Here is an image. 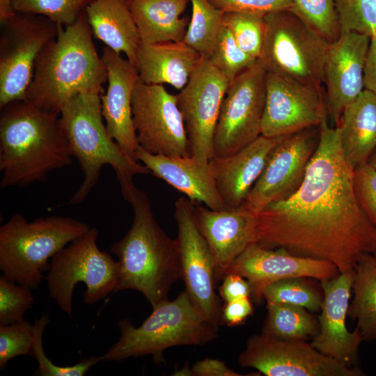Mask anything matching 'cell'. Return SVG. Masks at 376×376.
I'll return each mask as SVG.
<instances>
[{"mask_svg":"<svg viewBox=\"0 0 376 376\" xmlns=\"http://www.w3.org/2000/svg\"><path fill=\"white\" fill-rule=\"evenodd\" d=\"M319 128V143L301 185L254 217L251 243L325 260L340 273L351 272L363 254L376 253V224L357 201L339 127L329 126L327 117Z\"/></svg>","mask_w":376,"mask_h":376,"instance_id":"6da1fadb","label":"cell"},{"mask_svg":"<svg viewBox=\"0 0 376 376\" xmlns=\"http://www.w3.org/2000/svg\"><path fill=\"white\" fill-rule=\"evenodd\" d=\"M93 36L85 10L72 24L59 26L56 36L36 59L24 100L44 112L59 116L76 95L101 93L107 73Z\"/></svg>","mask_w":376,"mask_h":376,"instance_id":"7a4b0ae2","label":"cell"},{"mask_svg":"<svg viewBox=\"0 0 376 376\" xmlns=\"http://www.w3.org/2000/svg\"><path fill=\"white\" fill-rule=\"evenodd\" d=\"M134 210L125 236L110 247L118 262L116 291L140 292L153 308L168 299L173 284L181 278L179 245L157 224L145 192L134 184L121 191Z\"/></svg>","mask_w":376,"mask_h":376,"instance_id":"3957f363","label":"cell"},{"mask_svg":"<svg viewBox=\"0 0 376 376\" xmlns=\"http://www.w3.org/2000/svg\"><path fill=\"white\" fill-rule=\"evenodd\" d=\"M1 109V187H26L72 162L59 116L44 112L25 100Z\"/></svg>","mask_w":376,"mask_h":376,"instance_id":"277c9868","label":"cell"},{"mask_svg":"<svg viewBox=\"0 0 376 376\" xmlns=\"http://www.w3.org/2000/svg\"><path fill=\"white\" fill-rule=\"evenodd\" d=\"M101 93L84 92L74 96L59 114V124L72 157L84 173V180L68 203H82L98 182L101 169L110 166L120 190L133 184L137 174L149 171L127 155L107 132L101 108Z\"/></svg>","mask_w":376,"mask_h":376,"instance_id":"5b68a950","label":"cell"},{"mask_svg":"<svg viewBox=\"0 0 376 376\" xmlns=\"http://www.w3.org/2000/svg\"><path fill=\"white\" fill-rule=\"evenodd\" d=\"M118 325L120 338L99 356L100 362L151 355L155 363H160L164 361L165 350L180 345H204L214 340L218 331V327L202 317L185 290L175 299H166L154 306L139 327H136L128 319L120 320Z\"/></svg>","mask_w":376,"mask_h":376,"instance_id":"8992f818","label":"cell"},{"mask_svg":"<svg viewBox=\"0 0 376 376\" xmlns=\"http://www.w3.org/2000/svg\"><path fill=\"white\" fill-rule=\"evenodd\" d=\"M77 219L50 216L29 222L15 214L0 227V269L7 279L38 288L50 258L90 228Z\"/></svg>","mask_w":376,"mask_h":376,"instance_id":"52a82bcc","label":"cell"},{"mask_svg":"<svg viewBox=\"0 0 376 376\" xmlns=\"http://www.w3.org/2000/svg\"><path fill=\"white\" fill-rule=\"evenodd\" d=\"M265 22L258 62L266 72L323 88L328 40L290 9L267 13Z\"/></svg>","mask_w":376,"mask_h":376,"instance_id":"ba28073f","label":"cell"},{"mask_svg":"<svg viewBox=\"0 0 376 376\" xmlns=\"http://www.w3.org/2000/svg\"><path fill=\"white\" fill-rule=\"evenodd\" d=\"M99 233L90 228L52 258L46 277L49 297L72 316V295L79 282L86 285L84 301L93 304L116 292L118 280V262L97 244Z\"/></svg>","mask_w":376,"mask_h":376,"instance_id":"9c48e42d","label":"cell"},{"mask_svg":"<svg viewBox=\"0 0 376 376\" xmlns=\"http://www.w3.org/2000/svg\"><path fill=\"white\" fill-rule=\"evenodd\" d=\"M0 108L24 100L33 75L36 59L58 31L49 18L34 13L16 12L1 25Z\"/></svg>","mask_w":376,"mask_h":376,"instance_id":"30bf717a","label":"cell"},{"mask_svg":"<svg viewBox=\"0 0 376 376\" xmlns=\"http://www.w3.org/2000/svg\"><path fill=\"white\" fill-rule=\"evenodd\" d=\"M265 76L266 70L257 62L229 84L215 129L214 156L232 155L261 135Z\"/></svg>","mask_w":376,"mask_h":376,"instance_id":"8fae6325","label":"cell"},{"mask_svg":"<svg viewBox=\"0 0 376 376\" xmlns=\"http://www.w3.org/2000/svg\"><path fill=\"white\" fill-rule=\"evenodd\" d=\"M320 141L319 126L288 134L270 152L242 208L254 217L269 203L285 200L301 185Z\"/></svg>","mask_w":376,"mask_h":376,"instance_id":"7c38bea8","label":"cell"},{"mask_svg":"<svg viewBox=\"0 0 376 376\" xmlns=\"http://www.w3.org/2000/svg\"><path fill=\"white\" fill-rule=\"evenodd\" d=\"M239 363L267 376L365 375L358 367H350L320 352L306 340H284L263 333L248 339Z\"/></svg>","mask_w":376,"mask_h":376,"instance_id":"4fadbf2b","label":"cell"},{"mask_svg":"<svg viewBox=\"0 0 376 376\" xmlns=\"http://www.w3.org/2000/svg\"><path fill=\"white\" fill-rule=\"evenodd\" d=\"M132 118L139 147L156 155L191 156L176 95L140 79L133 91Z\"/></svg>","mask_w":376,"mask_h":376,"instance_id":"5bb4252c","label":"cell"},{"mask_svg":"<svg viewBox=\"0 0 376 376\" xmlns=\"http://www.w3.org/2000/svg\"><path fill=\"white\" fill-rule=\"evenodd\" d=\"M173 217L178 226L181 278L192 303L211 324L221 323L222 307L215 292L212 255L196 224L194 202L180 197L175 203Z\"/></svg>","mask_w":376,"mask_h":376,"instance_id":"9a60e30c","label":"cell"},{"mask_svg":"<svg viewBox=\"0 0 376 376\" xmlns=\"http://www.w3.org/2000/svg\"><path fill=\"white\" fill-rule=\"evenodd\" d=\"M230 83L203 58L187 84L177 94L191 156L202 163L214 157L213 141L222 101Z\"/></svg>","mask_w":376,"mask_h":376,"instance_id":"2e32d148","label":"cell"},{"mask_svg":"<svg viewBox=\"0 0 376 376\" xmlns=\"http://www.w3.org/2000/svg\"><path fill=\"white\" fill-rule=\"evenodd\" d=\"M261 135L274 138L319 126L327 117L324 88L266 72Z\"/></svg>","mask_w":376,"mask_h":376,"instance_id":"e0dca14e","label":"cell"},{"mask_svg":"<svg viewBox=\"0 0 376 376\" xmlns=\"http://www.w3.org/2000/svg\"><path fill=\"white\" fill-rule=\"evenodd\" d=\"M339 273L336 266L329 261L294 255L282 248L267 249L251 243L232 263L226 274H236L246 279L251 288V299L260 303L266 288L276 281L306 277L322 282Z\"/></svg>","mask_w":376,"mask_h":376,"instance_id":"ac0fdd59","label":"cell"},{"mask_svg":"<svg viewBox=\"0 0 376 376\" xmlns=\"http://www.w3.org/2000/svg\"><path fill=\"white\" fill-rule=\"evenodd\" d=\"M370 38L343 32L329 43L324 66L327 116L336 127L347 105L364 90V69Z\"/></svg>","mask_w":376,"mask_h":376,"instance_id":"d6986e66","label":"cell"},{"mask_svg":"<svg viewBox=\"0 0 376 376\" xmlns=\"http://www.w3.org/2000/svg\"><path fill=\"white\" fill-rule=\"evenodd\" d=\"M354 273H339L320 282L323 292L317 317L320 331L311 343L320 352L350 367H357L359 348L363 341L357 327L350 331L346 326Z\"/></svg>","mask_w":376,"mask_h":376,"instance_id":"ffe728a7","label":"cell"},{"mask_svg":"<svg viewBox=\"0 0 376 376\" xmlns=\"http://www.w3.org/2000/svg\"><path fill=\"white\" fill-rule=\"evenodd\" d=\"M101 57L108 81L106 93L100 95L106 128L123 150L136 160L139 144L133 123L132 100L139 79L138 70L127 58L107 47H104Z\"/></svg>","mask_w":376,"mask_h":376,"instance_id":"44dd1931","label":"cell"},{"mask_svg":"<svg viewBox=\"0 0 376 376\" xmlns=\"http://www.w3.org/2000/svg\"><path fill=\"white\" fill-rule=\"evenodd\" d=\"M194 212L212 255L217 283L251 244L254 216L241 207L214 210L194 202Z\"/></svg>","mask_w":376,"mask_h":376,"instance_id":"7402d4cb","label":"cell"},{"mask_svg":"<svg viewBox=\"0 0 376 376\" xmlns=\"http://www.w3.org/2000/svg\"><path fill=\"white\" fill-rule=\"evenodd\" d=\"M136 159L191 201L203 203L214 210L228 208L217 189L209 162L202 163L191 156L152 154L141 147L136 152Z\"/></svg>","mask_w":376,"mask_h":376,"instance_id":"603a6c76","label":"cell"},{"mask_svg":"<svg viewBox=\"0 0 376 376\" xmlns=\"http://www.w3.org/2000/svg\"><path fill=\"white\" fill-rule=\"evenodd\" d=\"M284 137L260 135L239 151L225 157L214 156L209 161L217 189L228 208L244 204L270 152Z\"/></svg>","mask_w":376,"mask_h":376,"instance_id":"cb8c5ba5","label":"cell"},{"mask_svg":"<svg viewBox=\"0 0 376 376\" xmlns=\"http://www.w3.org/2000/svg\"><path fill=\"white\" fill-rule=\"evenodd\" d=\"M184 41L147 43L141 41L136 58L139 79L148 84H169L182 89L203 60Z\"/></svg>","mask_w":376,"mask_h":376,"instance_id":"d4e9b609","label":"cell"},{"mask_svg":"<svg viewBox=\"0 0 376 376\" xmlns=\"http://www.w3.org/2000/svg\"><path fill=\"white\" fill-rule=\"evenodd\" d=\"M85 13L93 36L136 65L141 40L127 0H93Z\"/></svg>","mask_w":376,"mask_h":376,"instance_id":"484cf974","label":"cell"},{"mask_svg":"<svg viewBox=\"0 0 376 376\" xmlns=\"http://www.w3.org/2000/svg\"><path fill=\"white\" fill-rule=\"evenodd\" d=\"M336 127L347 164L354 169L368 163L376 148V93L364 88L345 107Z\"/></svg>","mask_w":376,"mask_h":376,"instance_id":"4316f807","label":"cell"},{"mask_svg":"<svg viewBox=\"0 0 376 376\" xmlns=\"http://www.w3.org/2000/svg\"><path fill=\"white\" fill-rule=\"evenodd\" d=\"M127 3L141 42L184 40L190 19L181 15L190 0H127Z\"/></svg>","mask_w":376,"mask_h":376,"instance_id":"83f0119b","label":"cell"},{"mask_svg":"<svg viewBox=\"0 0 376 376\" xmlns=\"http://www.w3.org/2000/svg\"><path fill=\"white\" fill-rule=\"evenodd\" d=\"M354 298L347 316L357 321L363 341L376 340V253L363 254L354 269Z\"/></svg>","mask_w":376,"mask_h":376,"instance_id":"f1b7e54d","label":"cell"},{"mask_svg":"<svg viewBox=\"0 0 376 376\" xmlns=\"http://www.w3.org/2000/svg\"><path fill=\"white\" fill-rule=\"evenodd\" d=\"M262 333L284 340H306L316 336L320 324L306 308L283 303L267 304Z\"/></svg>","mask_w":376,"mask_h":376,"instance_id":"f546056e","label":"cell"},{"mask_svg":"<svg viewBox=\"0 0 376 376\" xmlns=\"http://www.w3.org/2000/svg\"><path fill=\"white\" fill-rule=\"evenodd\" d=\"M190 3L191 17L183 41L208 59L225 27V13L209 0H190Z\"/></svg>","mask_w":376,"mask_h":376,"instance_id":"4dcf8cb0","label":"cell"},{"mask_svg":"<svg viewBox=\"0 0 376 376\" xmlns=\"http://www.w3.org/2000/svg\"><path fill=\"white\" fill-rule=\"evenodd\" d=\"M310 278L293 277L272 283L266 288L263 299L267 304L283 303L302 306L311 313L320 312L323 299Z\"/></svg>","mask_w":376,"mask_h":376,"instance_id":"1f68e13d","label":"cell"},{"mask_svg":"<svg viewBox=\"0 0 376 376\" xmlns=\"http://www.w3.org/2000/svg\"><path fill=\"white\" fill-rule=\"evenodd\" d=\"M265 17V14L255 12H226L224 16V26L237 45L257 60L263 45Z\"/></svg>","mask_w":376,"mask_h":376,"instance_id":"d6a6232c","label":"cell"},{"mask_svg":"<svg viewBox=\"0 0 376 376\" xmlns=\"http://www.w3.org/2000/svg\"><path fill=\"white\" fill-rule=\"evenodd\" d=\"M290 9L328 40H336L340 28L336 0H291Z\"/></svg>","mask_w":376,"mask_h":376,"instance_id":"836d02e7","label":"cell"},{"mask_svg":"<svg viewBox=\"0 0 376 376\" xmlns=\"http://www.w3.org/2000/svg\"><path fill=\"white\" fill-rule=\"evenodd\" d=\"M230 84L242 72L255 65L258 60L243 51L232 34L224 27L208 58Z\"/></svg>","mask_w":376,"mask_h":376,"instance_id":"e575fe53","label":"cell"},{"mask_svg":"<svg viewBox=\"0 0 376 376\" xmlns=\"http://www.w3.org/2000/svg\"><path fill=\"white\" fill-rule=\"evenodd\" d=\"M93 0H13L16 12L43 15L57 25L72 24Z\"/></svg>","mask_w":376,"mask_h":376,"instance_id":"d590c367","label":"cell"},{"mask_svg":"<svg viewBox=\"0 0 376 376\" xmlns=\"http://www.w3.org/2000/svg\"><path fill=\"white\" fill-rule=\"evenodd\" d=\"M341 33L376 35V0H336Z\"/></svg>","mask_w":376,"mask_h":376,"instance_id":"8d00e7d4","label":"cell"},{"mask_svg":"<svg viewBox=\"0 0 376 376\" xmlns=\"http://www.w3.org/2000/svg\"><path fill=\"white\" fill-rule=\"evenodd\" d=\"M48 322V315H42L40 319H36L33 324V357L38 361L39 365L36 375L42 376H83L91 367L100 362L99 356H93L84 358L73 366H59L55 365L46 356L42 345V333Z\"/></svg>","mask_w":376,"mask_h":376,"instance_id":"74e56055","label":"cell"},{"mask_svg":"<svg viewBox=\"0 0 376 376\" xmlns=\"http://www.w3.org/2000/svg\"><path fill=\"white\" fill-rule=\"evenodd\" d=\"M31 289L0 276V324L24 320V315L35 303Z\"/></svg>","mask_w":376,"mask_h":376,"instance_id":"f35d334b","label":"cell"},{"mask_svg":"<svg viewBox=\"0 0 376 376\" xmlns=\"http://www.w3.org/2000/svg\"><path fill=\"white\" fill-rule=\"evenodd\" d=\"M33 325L24 320L16 323L0 324V370L18 356L33 357Z\"/></svg>","mask_w":376,"mask_h":376,"instance_id":"ab89813d","label":"cell"},{"mask_svg":"<svg viewBox=\"0 0 376 376\" xmlns=\"http://www.w3.org/2000/svg\"><path fill=\"white\" fill-rule=\"evenodd\" d=\"M353 185L359 205L369 219L376 224V168L368 163L355 168Z\"/></svg>","mask_w":376,"mask_h":376,"instance_id":"60d3db41","label":"cell"},{"mask_svg":"<svg viewBox=\"0 0 376 376\" xmlns=\"http://www.w3.org/2000/svg\"><path fill=\"white\" fill-rule=\"evenodd\" d=\"M215 7L226 12H255L267 14L288 10L291 0H209Z\"/></svg>","mask_w":376,"mask_h":376,"instance_id":"b9f144b4","label":"cell"},{"mask_svg":"<svg viewBox=\"0 0 376 376\" xmlns=\"http://www.w3.org/2000/svg\"><path fill=\"white\" fill-rule=\"evenodd\" d=\"M251 297H242L225 302L222 307L221 322L229 327L243 324L253 313Z\"/></svg>","mask_w":376,"mask_h":376,"instance_id":"7bdbcfd3","label":"cell"},{"mask_svg":"<svg viewBox=\"0 0 376 376\" xmlns=\"http://www.w3.org/2000/svg\"><path fill=\"white\" fill-rule=\"evenodd\" d=\"M218 290L224 302L242 297L251 298V288L249 282L236 274H226Z\"/></svg>","mask_w":376,"mask_h":376,"instance_id":"ee69618b","label":"cell"},{"mask_svg":"<svg viewBox=\"0 0 376 376\" xmlns=\"http://www.w3.org/2000/svg\"><path fill=\"white\" fill-rule=\"evenodd\" d=\"M191 375L194 376H240V374L230 368L224 361L205 358L196 361L190 368Z\"/></svg>","mask_w":376,"mask_h":376,"instance_id":"f6af8a7d","label":"cell"},{"mask_svg":"<svg viewBox=\"0 0 376 376\" xmlns=\"http://www.w3.org/2000/svg\"><path fill=\"white\" fill-rule=\"evenodd\" d=\"M364 86L376 93V35L370 38L364 69Z\"/></svg>","mask_w":376,"mask_h":376,"instance_id":"bcb514c9","label":"cell"},{"mask_svg":"<svg viewBox=\"0 0 376 376\" xmlns=\"http://www.w3.org/2000/svg\"><path fill=\"white\" fill-rule=\"evenodd\" d=\"M13 0H0V24H3L15 15Z\"/></svg>","mask_w":376,"mask_h":376,"instance_id":"7dc6e473","label":"cell"},{"mask_svg":"<svg viewBox=\"0 0 376 376\" xmlns=\"http://www.w3.org/2000/svg\"><path fill=\"white\" fill-rule=\"evenodd\" d=\"M368 163L373 167L376 168V148L372 153Z\"/></svg>","mask_w":376,"mask_h":376,"instance_id":"c3c4849f","label":"cell"}]
</instances>
